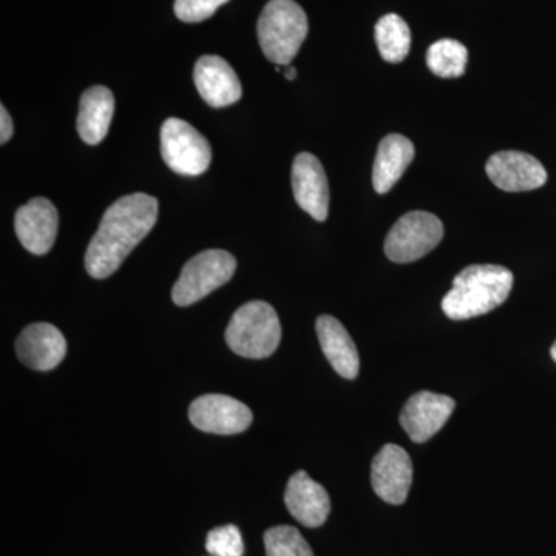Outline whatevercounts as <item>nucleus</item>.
<instances>
[{
    "label": "nucleus",
    "instance_id": "obj_1",
    "mask_svg": "<svg viewBox=\"0 0 556 556\" xmlns=\"http://www.w3.org/2000/svg\"><path fill=\"white\" fill-rule=\"evenodd\" d=\"M159 218V200L148 193L123 197L105 211L100 228L86 252L90 277L108 278L119 269L124 260L148 237Z\"/></svg>",
    "mask_w": 556,
    "mask_h": 556
},
{
    "label": "nucleus",
    "instance_id": "obj_2",
    "mask_svg": "<svg viewBox=\"0 0 556 556\" xmlns=\"http://www.w3.org/2000/svg\"><path fill=\"white\" fill-rule=\"evenodd\" d=\"M514 280V274L504 266H468L453 280L452 289L442 300V311L452 320L484 316L506 302Z\"/></svg>",
    "mask_w": 556,
    "mask_h": 556
},
{
    "label": "nucleus",
    "instance_id": "obj_3",
    "mask_svg": "<svg viewBox=\"0 0 556 556\" xmlns=\"http://www.w3.org/2000/svg\"><path fill=\"white\" fill-rule=\"evenodd\" d=\"M257 35L263 54L288 67L308 36V17L294 0H270L260 16Z\"/></svg>",
    "mask_w": 556,
    "mask_h": 556
},
{
    "label": "nucleus",
    "instance_id": "obj_4",
    "mask_svg": "<svg viewBox=\"0 0 556 556\" xmlns=\"http://www.w3.org/2000/svg\"><path fill=\"white\" fill-rule=\"evenodd\" d=\"M281 325L276 309L262 300L240 306L226 329V342L233 353L247 358H266L276 353Z\"/></svg>",
    "mask_w": 556,
    "mask_h": 556
},
{
    "label": "nucleus",
    "instance_id": "obj_5",
    "mask_svg": "<svg viewBox=\"0 0 556 556\" xmlns=\"http://www.w3.org/2000/svg\"><path fill=\"white\" fill-rule=\"evenodd\" d=\"M237 260L223 249H207L189 260L172 289L175 305L189 306L222 288L233 277Z\"/></svg>",
    "mask_w": 556,
    "mask_h": 556
},
{
    "label": "nucleus",
    "instance_id": "obj_6",
    "mask_svg": "<svg viewBox=\"0 0 556 556\" xmlns=\"http://www.w3.org/2000/svg\"><path fill=\"white\" fill-rule=\"evenodd\" d=\"M444 239V225L437 215L413 211L397 219L386 239L387 257L394 263H413L426 257Z\"/></svg>",
    "mask_w": 556,
    "mask_h": 556
},
{
    "label": "nucleus",
    "instance_id": "obj_7",
    "mask_svg": "<svg viewBox=\"0 0 556 556\" xmlns=\"http://www.w3.org/2000/svg\"><path fill=\"white\" fill-rule=\"evenodd\" d=\"M161 156L175 174L197 177L211 166L212 148L186 121L169 118L161 127Z\"/></svg>",
    "mask_w": 556,
    "mask_h": 556
},
{
    "label": "nucleus",
    "instance_id": "obj_8",
    "mask_svg": "<svg viewBox=\"0 0 556 556\" xmlns=\"http://www.w3.org/2000/svg\"><path fill=\"white\" fill-rule=\"evenodd\" d=\"M192 426L212 434H239L251 427L252 412L248 405L225 394H204L190 404Z\"/></svg>",
    "mask_w": 556,
    "mask_h": 556
},
{
    "label": "nucleus",
    "instance_id": "obj_9",
    "mask_svg": "<svg viewBox=\"0 0 556 556\" xmlns=\"http://www.w3.org/2000/svg\"><path fill=\"white\" fill-rule=\"evenodd\" d=\"M455 407L456 402L445 394L419 391L402 408L399 422L413 442L424 444L447 424Z\"/></svg>",
    "mask_w": 556,
    "mask_h": 556
},
{
    "label": "nucleus",
    "instance_id": "obj_10",
    "mask_svg": "<svg viewBox=\"0 0 556 556\" xmlns=\"http://www.w3.org/2000/svg\"><path fill=\"white\" fill-rule=\"evenodd\" d=\"M485 172L493 185L506 192L535 190L547 181L543 164L535 156L518 150H503L490 156Z\"/></svg>",
    "mask_w": 556,
    "mask_h": 556
},
{
    "label": "nucleus",
    "instance_id": "obj_11",
    "mask_svg": "<svg viewBox=\"0 0 556 556\" xmlns=\"http://www.w3.org/2000/svg\"><path fill=\"white\" fill-rule=\"evenodd\" d=\"M413 482V464L404 448L383 445L371 464V485L376 495L393 506L407 501Z\"/></svg>",
    "mask_w": 556,
    "mask_h": 556
},
{
    "label": "nucleus",
    "instance_id": "obj_12",
    "mask_svg": "<svg viewBox=\"0 0 556 556\" xmlns=\"http://www.w3.org/2000/svg\"><path fill=\"white\" fill-rule=\"evenodd\" d=\"M60 215L50 200L33 199L17 208L14 229L22 247L35 255H46L56 241Z\"/></svg>",
    "mask_w": 556,
    "mask_h": 556
},
{
    "label": "nucleus",
    "instance_id": "obj_13",
    "mask_svg": "<svg viewBox=\"0 0 556 556\" xmlns=\"http://www.w3.org/2000/svg\"><path fill=\"white\" fill-rule=\"evenodd\" d=\"M292 190L300 207L317 222H325L329 212L327 174L317 156L299 153L292 164Z\"/></svg>",
    "mask_w": 556,
    "mask_h": 556
},
{
    "label": "nucleus",
    "instance_id": "obj_14",
    "mask_svg": "<svg viewBox=\"0 0 556 556\" xmlns=\"http://www.w3.org/2000/svg\"><path fill=\"white\" fill-rule=\"evenodd\" d=\"M16 354L25 367L36 371H50L64 361L67 342L54 325L33 324L16 340Z\"/></svg>",
    "mask_w": 556,
    "mask_h": 556
},
{
    "label": "nucleus",
    "instance_id": "obj_15",
    "mask_svg": "<svg viewBox=\"0 0 556 556\" xmlns=\"http://www.w3.org/2000/svg\"><path fill=\"white\" fill-rule=\"evenodd\" d=\"M193 80L200 97L211 108L222 109L241 100L243 89L229 62L219 56H201L193 70Z\"/></svg>",
    "mask_w": 556,
    "mask_h": 556
},
{
    "label": "nucleus",
    "instance_id": "obj_16",
    "mask_svg": "<svg viewBox=\"0 0 556 556\" xmlns=\"http://www.w3.org/2000/svg\"><path fill=\"white\" fill-rule=\"evenodd\" d=\"M285 504L300 525L316 529L325 525L331 511V500L324 485L311 479L305 470L292 475L285 490Z\"/></svg>",
    "mask_w": 556,
    "mask_h": 556
},
{
    "label": "nucleus",
    "instance_id": "obj_17",
    "mask_svg": "<svg viewBox=\"0 0 556 556\" xmlns=\"http://www.w3.org/2000/svg\"><path fill=\"white\" fill-rule=\"evenodd\" d=\"M316 331L321 351L336 372L343 379H356L361 369V357L346 328L338 318L325 314L317 318Z\"/></svg>",
    "mask_w": 556,
    "mask_h": 556
},
{
    "label": "nucleus",
    "instance_id": "obj_18",
    "mask_svg": "<svg viewBox=\"0 0 556 556\" xmlns=\"http://www.w3.org/2000/svg\"><path fill=\"white\" fill-rule=\"evenodd\" d=\"M415 159V146L404 135L391 134L380 141L372 167V186L376 192L383 195L405 174Z\"/></svg>",
    "mask_w": 556,
    "mask_h": 556
},
{
    "label": "nucleus",
    "instance_id": "obj_19",
    "mask_svg": "<svg viewBox=\"0 0 556 556\" xmlns=\"http://www.w3.org/2000/svg\"><path fill=\"white\" fill-rule=\"evenodd\" d=\"M115 113V97L104 86H93L84 91L79 101L78 131L84 142L100 144L108 137L110 123Z\"/></svg>",
    "mask_w": 556,
    "mask_h": 556
},
{
    "label": "nucleus",
    "instance_id": "obj_20",
    "mask_svg": "<svg viewBox=\"0 0 556 556\" xmlns=\"http://www.w3.org/2000/svg\"><path fill=\"white\" fill-rule=\"evenodd\" d=\"M375 38L383 61L399 64L407 60L412 49V31L407 22L399 14L391 13L380 17L376 24Z\"/></svg>",
    "mask_w": 556,
    "mask_h": 556
},
{
    "label": "nucleus",
    "instance_id": "obj_21",
    "mask_svg": "<svg viewBox=\"0 0 556 556\" xmlns=\"http://www.w3.org/2000/svg\"><path fill=\"white\" fill-rule=\"evenodd\" d=\"M468 51L455 39H441L427 51V65L439 78H459L466 73Z\"/></svg>",
    "mask_w": 556,
    "mask_h": 556
},
{
    "label": "nucleus",
    "instance_id": "obj_22",
    "mask_svg": "<svg viewBox=\"0 0 556 556\" xmlns=\"http://www.w3.org/2000/svg\"><path fill=\"white\" fill-rule=\"evenodd\" d=\"M266 556H314L308 541L295 527L277 526L266 530Z\"/></svg>",
    "mask_w": 556,
    "mask_h": 556
},
{
    "label": "nucleus",
    "instance_id": "obj_23",
    "mask_svg": "<svg viewBox=\"0 0 556 556\" xmlns=\"http://www.w3.org/2000/svg\"><path fill=\"white\" fill-rule=\"evenodd\" d=\"M206 551L211 556H243L244 544L239 527H217L206 538Z\"/></svg>",
    "mask_w": 556,
    "mask_h": 556
},
{
    "label": "nucleus",
    "instance_id": "obj_24",
    "mask_svg": "<svg viewBox=\"0 0 556 556\" xmlns=\"http://www.w3.org/2000/svg\"><path fill=\"white\" fill-rule=\"evenodd\" d=\"M229 0H175V14L186 24H197L214 16L219 7Z\"/></svg>",
    "mask_w": 556,
    "mask_h": 556
},
{
    "label": "nucleus",
    "instance_id": "obj_25",
    "mask_svg": "<svg viewBox=\"0 0 556 556\" xmlns=\"http://www.w3.org/2000/svg\"><path fill=\"white\" fill-rule=\"evenodd\" d=\"M14 126L5 105H0V142L5 144L13 137Z\"/></svg>",
    "mask_w": 556,
    "mask_h": 556
},
{
    "label": "nucleus",
    "instance_id": "obj_26",
    "mask_svg": "<svg viewBox=\"0 0 556 556\" xmlns=\"http://www.w3.org/2000/svg\"><path fill=\"white\" fill-rule=\"evenodd\" d=\"M285 78H287L288 80H294L295 78H298V70H295L294 67H289L288 65V70L287 72H285Z\"/></svg>",
    "mask_w": 556,
    "mask_h": 556
},
{
    "label": "nucleus",
    "instance_id": "obj_27",
    "mask_svg": "<svg viewBox=\"0 0 556 556\" xmlns=\"http://www.w3.org/2000/svg\"><path fill=\"white\" fill-rule=\"evenodd\" d=\"M551 356L556 362V340H555L554 345H552V348H551Z\"/></svg>",
    "mask_w": 556,
    "mask_h": 556
}]
</instances>
